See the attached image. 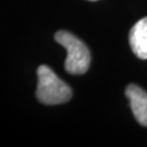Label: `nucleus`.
<instances>
[{"instance_id": "nucleus-1", "label": "nucleus", "mask_w": 147, "mask_h": 147, "mask_svg": "<svg viewBox=\"0 0 147 147\" xmlns=\"http://www.w3.org/2000/svg\"><path fill=\"white\" fill-rule=\"evenodd\" d=\"M36 97L44 105H60L71 99L72 89L47 65L37 69Z\"/></svg>"}, {"instance_id": "nucleus-2", "label": "nucleus", "mask_w": 147, "mask_h": 147, "mask_svg": "<svg viewBox=\"0 0 147 147\" xmlns=\"http://www.w3.org/2000/svg\"><path fill=\"white\" fill-rule=\"evenodd\" d=\"M55 40L68 51V57L64 62V69L68 73L84 74L88 70L90 53L84 42L65 31L57 32L55 34Z\"/></svg>"}, {"instance_id": "nucleus-3", "label": "nucleus", "mask_w": 147, "mask_h": 147, "mask_svg": "<svg viewBox=\"0 0 147 147\" xmlns=\"http://www.w3.org/2000/svg\"><path fill=\"white\" fill-rule=\"evenodd\" d=\"M125 95L130 100V107L136 121L141 125L147 126V93L131 84L125 88Z\"/></svg>"}, {"instance_id": "nucleus-4", "label": "nucleus", "mask_w": 147, "mask_h": 147, "mask_svg": "<svg viewBox=\"0 0 147 147\" xmlns=\"http://www.w3.org/2000/svg\"><path fill=\"white\" fill-rule=\"evenodd\" d=\"M129 42L137 58L147 59V18L140 20L131 28Z\"/></svg>"}, {"instance_id": "nucleus-5", "label": "nucleus", "mask_w": 147, "mask_h": 147, "mask_svg": "<svg viewBox=\"0 0 147 147\" xmlns=\"http://www.w3.org/2000/svg\"><path fill=\"white\" fill-rule=\"evenodd\" d=\"M88 1H97V0H88Z\"/></svg>"}]
</instances>
